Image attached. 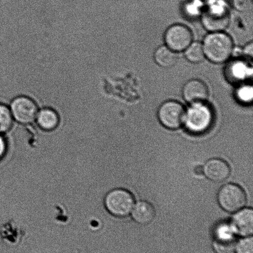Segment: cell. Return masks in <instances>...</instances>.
<instances>
[{"mask_svg": "<svg viewBox=\"0 0 253 253\" xmlns=\"http://www.w3.org/2000/svg\"><path fill=\"white\" fill-rule=\"evenodd\" d=\"M202 46L206 58L215 64L227 61L234 49L231 37L224 31L210 32L205 36Z\"/></svg>", "mask_w": 253, "mask_h": 253, "instance_id": "6da1fadb", "label": "cell"}, {"mask_svg": "<svg viewBox=\"0 0 253 253\" xmlns=\"http://www.w3.org/2000/svg\"><path fill=\"white\" fill-rule=\"evenodd\" d=\"M214 121V113L207 102L192 104L186 110L184 124L191 133L200 135L207 132Z\"/></svg>", "mask_w": 253, "mask_h": 253, "instance_id": "7a4b0ae2", "label": "cell"}, {"mask_svg": "<svg viewBox=\"0 0 253 253\" xmlns=\"http://www.w3.org/2000/svg\"><path fill=\"white\" fill-rule=\"evenodd\" d=\"M201 19L203 27L207 31H224L229 24V11L223 2L211 1L203 9Z\"/></svg>", "mask_w": 253, "mask_h": 253, "instance_id": "3957f363", "label": "cell"}, {"mask_svg": "<svg viewBox=\"0 0 253 253\" xmlns=\"http://www.w3.org/2000/svg\"><path fill=\"white\" fill-rule=\"evenodd\" d=\"M134 197L128 191L115 189L106 195L105 204L110 214L118 217L127 216L134 207Z\"/></svg>", "mask_w": 253, "mask_h": 253, "instance_id": "277c9868", "label": "cell"}, {"mask_svg": "<svg viewBox=\"0 0 253 253\" xmlns=\"http://www.w3.org/2000/svg\"><path fill=\"white\" fill-rule=\"evenodd\" d=\"M218 202L225 211L236 212L247 203V195L240 186L229 183L220 188L217 195Z\"/></svg>", "mask_w": 253, "mask_h": 253, "instance_id": "5b68a950", "label": "cell"}, {"mask_svg": "<svg viewBox=\"0 0 253 253\" xmlns=\"http://www.w3.org/2000/svg\"><path fill=\"white\" fill-rule=\"evenodd\" d=\"M186 110L179 101H168L161 104L158 111L159 121L169 130H177L184 123Z\"/></svg>", "mask_w": 253, "mask_h": 253, "instance_id": "8992f818", "label": "cell"}, {"mask_svg": "<svg viewBox=\"0 0 253 253\" xmlns=\"http://www.w3.org/2000/svg\"><path fill=\"white\" fill-rule=\"evenodd\" d=\"M164 40L165 46L173 51H184L193 42V36L189 27L182 24H175L166 30Z\"/></svg>", "mask_w": 253, "mask_h": 253, "instance_id": "52a82bcc", "label": "cell"}, {"mask_svg": "<svg viewBox=\"0 0 253 253\" xmlns=\"http://www.w3.org/2000/svg\"><path fill=\"white\" fill-rule=\"evenodd\" d=\"M12 118L23 125L33 123L39 112L38 106L32 99L19 96L12 101L10 107Z\"/></svg>", "mask_w": 253, "mask_h": 253, "instance_id": "ba28073f", "label": "cell"}, {"mask_svg": "<svg viewBox=\"0 0 253 253\" xmlns=\"http://www.w3.org/2000/svg\"><path fill=\"white\" fill-rule=\"evenodd\" d=\"M224 74L230 83L242 85L252 76V67L249 65V61L246 59L244 60L235 59L228 63Z\"/></svg>", "mask_w": 253, "mask_h": 253, "instance_id": "9c48e42d", "label": "cell"}, {"mask_svg": "<svg viewBox=\"0 0 253 253\" xmlns=\"http://www.w3.org/2000/svg\"><path fill=\"white\" fill-rule=\"evenodd\" d=\"M209 95V89L207 84L200 79H190L183 87V98L190 105L207 102Z\"/></svg>", "mask_w": 253, "mask_h": 253, "instance_id": "30bf717a", "label": "cell"}, {"mask_svg": "<svg viewBox=\"0 0 253 253\" xmlns=\"http://www.w3.org/2000/svg\"><path fill=\"white\" fill-rule=\"evenodd\" d=\"M235 233L232 226L221 224L215 231L214 248L217 253H233L236 246Z\"/></svg>", "mask_w": 253, "mask_h": 253, "instance_id": "8fae6325", "label": "cell"}, {"mask_svg": "<svg viewBox=\"0 0 253 253\" xmlns=\"http://www.w3.org/2000/svg\"><path fill=\"white\" fill-rule=\"evenodd\" d=\"M233 217L232 227L235 234L244 237H251L253 233V211L247 208L236 212Z\"/></svg>", "mask_w": 253, "mask_h": 253, "instance_id": "7c38bea8", "label": "cell"}, {"mask_svg": "<svg viewBox=\"0 0 253 253\" xmlns=\"http://www.w3.org/2000/svg\"><path fill=\"white\" fill-rule=\"evenodd\" d=\"M203 168L206 177L214 182H224L230 174L229 164L220 158H212L208 160Z\"/></svg>", "mask_w": 253, "mask_h": 253, "instance_id": "4fadbf2b", "label": "cell"}, {"mask_svg": "<svg viewBox=\"0 0 253 253\" xmlns=\"http://www.w3.org/2000/svg\"><path fill=\"white\" fill-rule=\"evenodd\" d=\"M132 217L136 223L141 225H148L153 221L156 212L155 207L151 203L141 201L133 208Z\"/></svg>", "mask_w": 253, "mask_h": 253, "instance_id": "5bb4252c", "label": "cell"}, {"mask_svg": "<svg viewBox=\"0 0 253 253\" xmlns=\"http://www.w3.org/2000/svg\"><path fill=\"white\" fill-rule=\"evenodd\" d=\"M36 120L39 127L45 131L55 130L59 123L58 113L49 108H43L39 111Z\"/></svg>", "mask_w": 253, "mask_h": 253, "instance_id": "9a60e30c", "label": "cell"}, {"mask_svg": "<svg viewBox=\"0 0 253 253\" xmlns=\"http://www.w3.org/2000/svg\"><path fill=\"white\" fill-rule=\"evenodd\" d=\"M154 59L159 66L165 68H170L177 61V53L166 46H160L154 53Z\"/></svg>", "mask_w": 253, "mask_h": 253, "instance_id": "2e32d148", "label": "cell"}, {"mask_svg": "<svg viewBox=\"0 0 253 253\" xmlns=\"http://www.w3.org/2000/svg\"><path fill=\"white\" fill-rule=\"evenodd\" d=\"M185 56L188 61L193 63H199L205 58L202 44L192 42L185 50Z\"/></svg>", "mask_w": 253, "mask_h": 253, "instance_id": "e0dca14e", "label": "cell"}, {"mask_svg": "<svg viewBox=\"0 0 253 253\" xmlns=\"http://www.w3.org/2000/svg\"><path fill=\"white\" fill-rule=\"evenodd\" d=\"M13 118L10 109L4 104L0 103V135L11 128Z\"/></svg>", "mask_w": 253, "mask_h": 253, "instance_id": "ac0fdd59", "label": "cell"}, {"mask_svg": "<svg viewBox=\"0 0 253 253\" xmlns=\"http://www.w3.org/2000/svg\"><path fill=\"white\" fill-rule=\"evenodd\" d=\"M235 96L240 102L251 103L253 100V90L251 85L244 84L240 85L235 92Z\"/></svg>", "mask_w": 253, "mask_h": 253, "instance_id": "d6986e66", "label": "cell"}, {"mask_svg": "<svg viewBox=\"0 0 253 253\" xmlns=\"http://www.w3.org/2000/svg\"><path fill=\"white\" fill-rule=\"evenodd\" d=\"M235 253H253V239L252 237H244L240 240L235 246Z\"/></svg>", "mask_w": 253, "mask_h": 253, "instance_id": "ffe728a7", "label": "cell"}, {"mask_svg": "<svg viewBox=\"0 0 253 253\" xmlns=\"http://www.w3.org/2000/svg\"><path fill=\"white\" fill-rule=\"evenodd\" d=\"M232 4L237 11L246 12L252 9L253 0H233Z\"/></svg>", "mask_w": 253, "mask_h": 253, "instance_id": "44dd1931", "label": "cell"}, {"mask_svg": "<svg viewBox=\"0 0 253 253\" xmlns=\"http://www.w3.org/2000/svg\"><path fill=\"white\" fill-rule=\"evenodd\" d=\"M244 58L248 61H252L253 56V44L252 42L248 43L243 49L242 51Z\"/></svg>", "mask_w": 253, "mask_h": 253, "instance_id": "7402d4cb", "label": "cell"}, {"mask_svg": "<svg viewBox=\"0 0 253 253\" xmlns=\"http://www.w3.org/2000/svg\"><path fill=\"white\" fill-rule=\"evenodd\" d=\"M7 145L6 141L2 136L0 135V160L3 158L6 152Z\"/></svg>", "mask_w": 253, "mask_h": 253, "instance_id": "603a6c76", "label": "cell"}, {"mask_svg": "<svg viewBox=\"0 0 253 253\" xmlns=\"http://www.w3.org/2000/svg\"><path fill=\"white\" fill-rule=\"evenodd\" d=\"M194 172L196 175H202L204 174V168L201 165H198L194 168Z\"/></svg>", "mask_w": 253, "mask_h": 253, "instance_id": "cb8c5ba5", "label": "cell"}]
</instances>
